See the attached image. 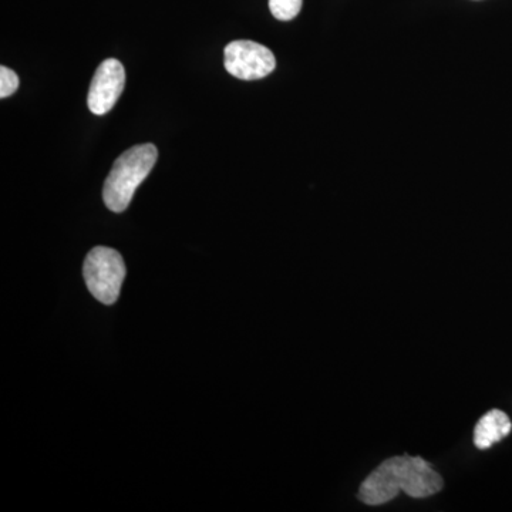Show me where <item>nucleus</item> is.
<instances>
[{"label": "nucleus", "mask_w": 512, "mask_h": 512, "mask_svg": "<svg viewBox=\"0 0 512 512\" xmlns=\"http://www.w3.org/2000/svg\"><path fill=\"white\" fill-rule=\"evenodd\" d=\"M443 485V478L423 458L392 457L363 481L359 498L367 505H382L402 491L412 498H427L440 493Z\"/></svg>", "instance_id": "obj_1"}, {"label": "nucleus", "mask_w": 512, "mask_h": 512, "mask_svg": "<svg viewBox=\"0 0 512 512\" xmlns=\"http://www.w3.org/2000/svg\"><path fill=\"white\" fill-rule=\"evenodd\" d=\"M157 158V147L150 143L131 147L117 158L103 188L104 204L110 211L127 210L137 188L156 165Z\"/></svg>", "instance_id": "obj_2"}, {"label": "nucleus", "mask_w": 512, "mask_h": 512, "mask_svg": "<svg viewBox=\"0 0 512 512\" xmlns=\"http://www.w3.org/2000/svg\"><path fill=\"white\" fill-rule=\"evenodd\" d=\"M83 274L94 298L104 305H113L126 278V264L116 249L96 247L86 256Z\"/></svg>", "instance_id": "obj_3"}, {"label": "nucleus", "mask_w": 512, "mask_h": 512, "mask_svg": "<svg viewBox=\"0 0 512 512\" xmlns=\"http://www.w3.org/2000/svg\"><path fill=\"white\" fill-rule=\"evenodd\" d=\"M224 64L232 76L252 82L274 72L276 59L268 47L252 40H235L225 47Z\"/></svg>", "instance_id": "obj_4"}, {"label": "nucleus", "mask_w": 512, "mask_h": 512, "mask_svg": "<svg viewBox=\"0 0 512 512\" xmlns=\"http://www.w3.org/2000/svg\"><path fill=\"white\" fill-rule=\"evenodd\" d=\"M126 86V70L117 59H106L97 67L90 84L87 106L96 116L109 113Z\"/></svg>", "instance_id": "obj_5"}, {"label": "nucleus", "mask_w": 512, "mask_h": 512, "mask_svg": "<svg viewBox=\"0 0 512 512\" xmlns=\"http://www.w3.org/2000/svg\"><path fill=\"white\" fill-rule=\"evenodd\" d=\"M511 429V420L507 414L501 410H491L478 421L474 431V443L480 450H485L507 437Z\"/></svg>", "instance_id": "obj_6"}, {"label": "nucleus", "mask_w": 512, "mask_h": 512, "mask_svg": "<svg viewBox=\"0 0 512 512\" xmlns=\"http://www.w3.org/2000/svg\"><path fill=\"white\" fill-rule=\"evenodd\" d=\"M302 3L303 0H269V9L275 19L288 22L299 15Z\"/></svg>", "instance_id": "obj_7"}, {"label": "nucleus", "mask_w": 512, "mask_h": 512, "mask_svg": "<svg viewBox=\"0 0 512 512\" xmlns=\"http://www.w3.org/2000/svg\"><path fill=\"white\" fill-rule=\"evenodd\" d=\"M19 89V77L18 74L8 67H0V97L6 99V97L12 96L16 90Z\"/></svg>", "instance_id": "obj_8"}]
</instances>
